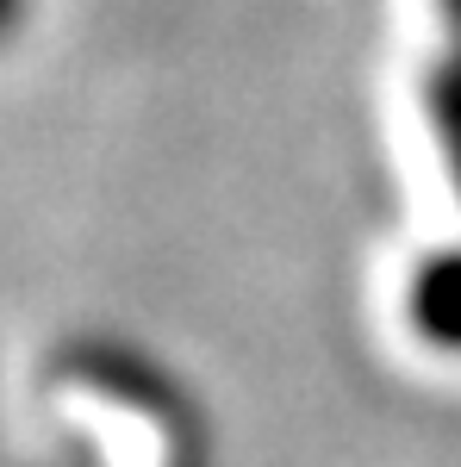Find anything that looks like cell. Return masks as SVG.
Wrapping results in <instances>:
<instances>
[{"mask_svg":"<svg viewBox=\"0 0 461 467\" xmlns=\"http://www.w3.org/2000/svg\"><path fill=\"white\" fill-rule=\"evenodd\" d=\"M412 324L436 349H461V250L418 268V281H412Z\"/></svg>","mask_w":461,"mask_h":467,"instance_id":"1","label":"cell"},{"mask_svg":"<svg viewBox=\"0 0 461 467\" xmlns=\"http://www.w3.org/2000/svg\"><path fill=\"white\" fill-rule=\"evenodd\" d=\"M430 119H436V138H443V156L456 169V187H461V57L443 63L430 75Z\"/></svg>","mask_w":461,"mask_h":467,"instance_id":"2","label":"cell"},{"mask_svg":"<svg viewBox=\"0 0 461 467\" xmlns=\"http://www.w3.org/2000/svg\"><path fill=\"white\" fill-rule=\"evenodd\" d=\"M19 19H26V0H0V44L19 32Z\"/></svg>","mask_w":461,"mask_h":467,"instance_id":"3","label":"cell"},{"mask_svg":"<svg viewBox=\"0 0 461 467\" xmlns=\"http://www.w3.org/2000/svg\"><path fill=\"white\" fill-rule=\"evenodd\" d=\"M443 13H449V26H456V37H461V0H443Z\"/></svg>","mask_w":461,"mask_h":467,"instance_id":"4","label":"cell"}]
</instances>
